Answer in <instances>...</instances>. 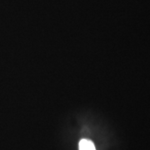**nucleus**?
<instances>
[{"mask_svg": "<svg viewBox=\"0 0 150 150\" xmlns=\"http://www.w3.org/2000/svg\"><path fill=\"white\" fill-rule=\"evenodd\" d=\"M79 150H96L93 143L88 139H82L79 142Z\"/></svg>", "mask_w": 150, "mask_h": 150, "instance_id": "nucleus-1", "label": "nucleus"}]
</instances>
